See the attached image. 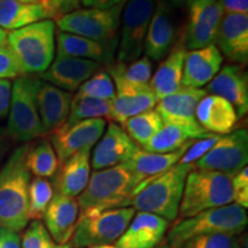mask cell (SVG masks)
<instances>
[{
	"label": "cell",
	"instance_id": "cell-13",
	"mask_svg": "<svg viewBox=\"0 0 248 248\" xmlns=\"http://www.w3.org/2000/svg\"><path fill=\"white\" fill-rule=\"evenodd\" d=\"M208 94L203 89H191L182 86L177 92L161 99L155 105V110L161 116L163 123H171L188 130L194 139L206 138L213 135L206 131L198 123L195 117L198 104L204 95Z\"/></svg>",
	"mask_w": 248,
	"mask_h": 248
},
{
	"label": "cell",
	"instance_id": "cell-8",
	"mask_svg": "<svg viewBox=\"0 0 248 248\" xmlns=\"http://www.w3.org/2000/svg\"><path fill=\"white\" fill-rule=\"evenodd\" d=\"M37 82L38 77L22 75L12 83L6 126L11 140L29 142L46 135L37 107Z\"/></svg>",
	"mask_w": 248,
	"mask_h": 248
},
{
	"label": "cell",
	"instance_id": "cell-32",
	"mask_svg": "<svg viewBox=\"0 0 248 248\" xmlns=\"http://www.w3.org/2000/svg\"><path fill=\"white\" fill-rule=\"evenodd\" d=\"M24 163L28 171L42 178L53 177L60 167L51 141L45 138L28 145Z\"/></svg>",
	"mask_w": 248,
	"mask_h": 248
},
{
	"label": "cell",
	"instance_id": "cell-52",
	"mask_svg": "<svg viewBox=\"0 0 248 248\" xmlns=\"http://www.w3.org/2000/svg\"><path fill=\"white\" fill-rule=\"evenodd\" d=\"M166 1L169 2V4L171 2V4H175V5H181L182 2H185L186 0H166Z\"/></svg>",
	"mask_w": 248,
	"mask_h": 248
},
{
	"label": "cell",
	"instance_id": "cell-12",
	"mask_svg": "<svg viewBox=\"0 0 248 248\" xmlns=\"http://www.w3.org/2000/svg\"><path fill=\"white\" fill-rule=\"evenodd\" d=\"M186 5L188 7V18L181 38L185 48L192 51L213 45L224 16L219 0L214 2L186 0Z\"/></svg>",
	"mask_w": 248,
	"mask_h": 248
},
{
	"label": "cell",
	"instance_id": "cell-19",
	"mask_svg": "<svg viewBox=\"0 0 248 248\" xmlns=\"http://www.w3.org/2000/svg\"><path fill=\"white\" fill-rule=\"evenodd\" d=\"M175 38V21L170 11L169 2L166 0H157L145 38V57L150 60L160 61L169 53Z\"/></svg>",
	"mask_w": 248,
	"mask_h": 248
},
{
	"label": "cell",
	"instance_id": "cell-33",
	"mask_svg": "<svg viewBox=\"0 0 248 248\" xmlns=\"http://www.w3.org/2000/svg\"><path fill=\"white\" fill-rule=\"evenodd\" d=\"M192 139L194 137L188 130L176 124L163 123L161 129L150 139L142 150L152 153H170L179 150Z\"/></svg>",
	"mask_w": 248,
	"mask_h": 248
},
{
	"label": "cell",
	"instance_id": "cell-2",
	"mask_svg": "<svg viewBox=\"0 0 248 248\" xmlns=\"http://www.w3.org/2000/svg\"><path fill=\"white\" fill-rule=\"evenodd\" d=\"M192 164L177 163L156 177L139 185L125 207L159 215L167 221L177 219L185 181Z\"/></svg>",
	"mask_w": 248,
	"mask_h": 248
},
{
	"label": "cell",
	"instance_id": "cell-42",
	"mask_svg": "<svg viewBox=\"0 0 248 248\" xmlns=\"http://www.w3.org/2000/svg\"><path fill=\"white\" fill-rule=\"evenodd\" d=\"M232 192L235 204L248 208V168L245 167L239 172L232 176Z\"/></svg>",
	"mask_w": 248,
	"mask_h": 248
},
{
	"label": "cell",
	"instance_id": "cell-4",
	"mask_svg": "<svg viewBox=\"0 0 248 248\" xmlns=\"http://www.w3.org/2000/svg\"><path fill=\"white\" fill-rule=\"evenodd\" d=\"M247 223L246 209L232 202L204 210L187 218H179L169 229L167 245L171 248H179L186 240L202 234H240L246 229Z\"/></svg>",
	"mask_w": 248,
	"mask_h": 248
},
{
	"label": "cell",
	"instance_id": "cell-49",
	"mask_svg": "<svg viewBox=\"0 0 248 248\" xmlns=\"http://www.w3.org/2000/svg\"><path fill=\"white\" fill-rule=\"evenodd\" d=\"M7 31H5L4 29L0 28V46L6 44V40H7Z\"/></svg>",
	"mask_w": 248,
	"mask_h": 248
},
{
	"label": "cell",
	"instance_id": "cell-41",
	"mask_svg": "<svg viewBox=\"0 0 248 248\" xmlns=\"http://www.w3.org/2000/svg\"><path fill=\"white\" fill-rule=\"evenodd\" d=\"M20 64L7 44L0 46V79H15L22 76Z\"/></svg>",
	"mask_w": 248,
	"mask_h": 248
},
{
	"label": "cell",
	"instance_id": "cell-25",
	"mask_svg": "<svg viewBox=\"0 0 248 248\" xmlns=\"http://www.w3.org/2000/svg\"><path fill=\"white\" fill-rule=\"evenodd\" d=\"M195 117L206 131L219 136L233 131L238 122L237 113L230 102L214 94H206L201 99Z\"/></svg>",
	"mask_w": 248,
	"mask_h": 248
},
{
	"label": "cell",
	"instance_id": "cell-20",
	"mask_svg": "<svg viewBox=\"0 0 248 248\" xmlns=\"http://www.w3.org/2000/svg\"><path fill=\"white\" fill-rule=\"evenodd\" d=\"M224 57L215 44L187 51L183 67L182 86L201 89L208 85L222 68Z\"/></svg>",
	"mask_w": 248,
	"mask_h": 248
},
{
	"label": "cell",
	"instance_id": "cell-21",
	"mask_svg": "<svg viewBox=\"0 0 248 248\" xmlns=\"http://www.w3.org/2000/svg\"><path fill=\"white\" fill-rule=\"evenodd\" d=\"M36 100L40 122L45 133H51L67 122L73 100L70 92L38 78Z\"/></svg>",
	"mask_w": 248,
	"mask_h": 248
},
{
	"label": "cell",
	"instance_id": "cell-44",
	"mask_svg": "<svg viewBox=\"0 0 248 248\" xmlns=\"http://www.w3.org/2000/svg\"><path fill=\"white\" fill-rule=\"evenodd\" d=\"M12 82L8 79H0V121L8 115L9 100H11Z\"/></svg>",
	"mask_w": 248,
	"mask_h": 248
},
{
	"label": "cell",
	"instance_id": "cell-29",
	"mask_svg": "<svg viewBox=\"0 0 248 248\" xmlns=\"http://www.w3.org/2000/svg\"><path fill=\"white\" fill-rule=\"evenodd\" d=\"M51 17L53 15L42 2L0 0V28L7 32Z\"/></svg>",
	"mask_w": 248,
	"mask_h": 248
},
{
	"label": "cell",
	"instance_id": "cell-6",
	"mask_svg": "<svg viewBox=\"0 0 248 248\" xmlns=\"http://www.w3.org/2000/svg\"><path fill=\"white\" fill-rule=\"evenodd\" d=\"M137 187L135 177L124 164L95 170L90 175L84 191L78 195L79 213L125 207Z\"/></svg>",
	"mask_w": 248,
	"mask_h": 248
},
{
	"label": "cell",
	"instance_id": "cell-28",
	"mask_svg": "<svg viewBox=\"0 0 248 248\" xmlns=\"http://www.w3.org/2000/svg\"><path fill=\"white\" fill-rule=\"evenodd\" d=\"M55 46H57V55L61 57L88 59L107 66L115 62L114 61L115 54L113 52L94 40L82 36L59 31L55 33Z\"/></svg>",
	"mask_w": 248,
	"mask_h": 248
},
{
	"label": "cell",
	"instance_id": "cell-53",
	"mask_svg": "<svg viewBox=\"0 0 248 248\" xmlns=\"http://www.w3.org/2000/svg\"><path fill=\"white\" fill-rule=\"evenodd\" d=\"M20 1L31 2V4H36V2H42V1H40V0H20Z\"/></svg>",
	"mask_w": 248,
	"mask_h": 248
},
{
	"label": "cell",
	"instance_id": "cell-30",
	"mask_svg": "<svg viewBox=\"0 0 248 248\" xmlns=\"http://www.w3.org/2000/svg\"><path fill=\"white\" fill-rule=\"evenodd\" d=\"M107 73L113 79L115 89H139L150 85L152 63L147 57H140L131 63L113 62L107 66Z\"/></svg>",
	"mask_w": 248,
	"mask_h": 248
},
{
	"label": "cell",
	"instance_id": "cell-47",
	"mask_svg": "<svg viewBox=\"0 0 248 248\" xmlns=\"http://www.w3.org/2000/svg\"><path fill=\"white\" fill-rule=\"evenodd\" d=\"M128 0H79L85 8L108 9L120 4H125Z\"/></svg>",
	"mask_w": 248,
	"mask_h": 248
},
{
	"label": "cell",
	"instance_id": "cell-16",
	"mask_svg": "<svg viewBox=\"0 0 248 248\" xmlns=\"http://www.w3.org/2000/svg\"><path fill=\"white\" fill-rule=\"evenodd\" d=\"M101 66L99 62L88 59L57 55L47 70L40 74L38 78L71 93L78 90Z\"/></svg>",
	"mask_w": 248,
	"mask_h": 248
},
{
	"label": "cell",
	"instance_id": "cell-50",
	"mask_svg": "<svg viewBox=\"0 0 248 248\" xmlns=\"http://www.w3.org/2000/svg\"><path fill=\"white\" fill-rule=\"evenodd\" d=\"M89 248H119L114 244H105V245H95V246H91Z\"/></svg>",
	"mask_w": 248,
	"mask_h": 248
},
{
	"label": "cell",
	"instance_id": "cell-56",
	"mask_svg": "<svg viewBox=\"0 0 248 248\" xmlns=\"http://www.w3.org/2000/svg\"><path fill=\"white\" fill-rule=\"evenodd\" d=\"M201 1H204V2H214V1H217V0H201Z\"/></svg>",
	"mask_w": 248,
	"mask_h": 248
},
{
	"label": "cell",
	"instance_id": "cell-34",
	"mask_svg": "<svg viewBox=\"0 0 248 248\" xmlns=\"http://www.w3.org/2000/svg\"><path fill=\"white\" fill-rule=\"evenodd\" d=\"M163 121L155 109H150L130 117L122 128L138 146L144 147L150 139L161 129Z\"/></svg>",
	"mask_w": 248,
	"mask_h": 248
},
{
	"label": "cell",
	"instance_id": "cell-22",
	"mask_svg": "<svg viewBox=\"0 0 248 248\" xmlns=\"http://www.w3.org/2000/svg\"><path fill=\"white\" fill-rule=\"evenodd\" d=\"M79 217L76 198L55 193L44 214L45 228L55 244H67L73 238Z\"/></svg>",
	"mask_w": 248,
	"mask_h": 248
},
{
	"label": "cell",
	"instance_id": "cell-10",
	"mask_svg": "<svg viewBox=\"0 0 248 248\" xmlns=\"http://www.w3.org/2000/svg\"><path fill=\"white\" fill-rule=\"evenodd\" d=\"M155 0H128L122 12L116 62L131 63L141 57L145 38L153 16Z\"/></svg>",
	"mask_w": 248,
	"mask_h": 248
},
{
	"label": "cell",
	"instance_id": "cell-24",
	"mask_svg": "<svg viewBox=\"0 0 248 248\" xmlns=\"http://www.w3.org/2000/svg\"><path fill=\"white\" fill-rule=\"evenodd\" d=\"M91 150L85 148L60 163L55 173L53 186L55 193L76 198L84 191L90 179Z\"/></svg>",
	"mask_w": 248,
	"mask_h": 248
},
{
	"label": "cell",
	"instance_id": "cell-23",
	"mask_svg": "<svg viewBox=\"0 0 248 248\" xmlns=\"http://www.w3.org/2000/svg\"><path fill=\"white\" fill-rule=\"evenodd\" d=\"M223 57L244 66L248 60V15L224 14L216 38Z\"/></svg>",
	"mask_w": 248,
	"mask_h": 248
},
{
	"label": "cell",
	"instance_id": "cell-9",
	"mask_svg": "<svg viewBox=\"0 0 248 248\" xmlns=\"http://www.w3.org/2000/svg\"><path fill=\"white\" fill-rule=\"evenodd\" d=\"M135 213L132 207L80 212L76 230L71 238V247L86 248L116 243L128 228Z\"/></svg>",
	"mask_w": 248,
	"mask_h": 248
},
{
	"label": "cell",
	"instance_id": "cell-26",
	"mask_svg": "<svg viewBox=\"0 0 248 248\" xmlns=\"http://www.w3.org/2000/svg\"><path fill=\"white\" fill-rule=\"evenodd\" d=\"M192 140L183 145L179 150L170 153H152L139 147L131 159L124 163V166L131 171L139 186L177 164L191 145Z\"/></svg>",
	"mask_w": 248,
	"mask_h": 248
},
{
	"label": "cell",
	"instance_id": "cell-51",
	"mask_svg": "<svg viewBox=\"0 0 248 248\" xmlns=\"http://www.w3.org/2000/svg\"><path fill=\"white\" fill-rule=\"evenodd\" d=\"M53 248H73V247H71L70 243H67V244H55Z\"/></svg>",
	"mask_w": 248,
	"mask_h": 248
},
{
	"label": "cell",
	"instance_id": "cell-11",
	"mask_svg": "<svg viewBox=\"0 0 248 248\" xmlns=\"http://www.w3.org/2000/svg\"><path fill=\"white\" fill-rule=\"evenodd\" d=\"M247 162L248 132L246 129H239L221 136L193 167L194 169L213 170L233 176L247 167Z\"/></svg>",
	"mask_w": 248,
	"mask_h": 248
},
{
	"label": "cell",
	"instance_id": "cell-18",
	"mask_svg": "<svg viewBox=\"0 0 248 248\" xmlns=\"http://www.w3.org/2000/svg\"><path fill=\"white\" fill-rule=\"evenodd\" d=\"M169 228V221L159 215L138 212L116 241L119 248H156Z\"/></svg>",
	"mask_w": 248,
	"mask_h": 248
},
{
	"label": "cell",
	"instance_id": "cell-3",
	"mask_svg": "<svg viewBox=\"0 0 248 248\" xmlns=\"http://www.w3.org/2000/svg\"><path fill=\"white\" fill-rule=\"evenodd\" d=\"M55 22L47 18L7 33L6 44L23 75H40L51 66L55 54Z\"/></svg>",
	"mask_w": 248,
	"mask_h": 248
},
{
	"label": "cell",
	"instance_id": "cell-27",
	"mask_svg": "<svg viewBox=\"0 0 248 248\" xmlns=\"http://www.w3.org/2000/svg\"><path fill=\"white\" fill-rule=\"evenodd\" d=\"M187 49L182 40L170 49V53L162 61L153 76L150 86L157 101L173 94L182 88L183 67Z\"/></svg>",
	"mask_w": 248,
	"mask_h": 248
},
{
	"label": "cell",
	"instance_id": "cell-1",
	"mask_svg": "<svg viewBox=\"0 0 248 248\" xmlns=\"http://www.w3.org/2000/svg\"><path fill=\"white\" fill-rule=\"evenodd\" d=\"M28 145L17 147L0 169V228L16 233L29 222L28 188L31 173L24 163Z\"/></svg>",
	"mask_w": 248,
	"mask_h": 248
},
{
	"label": "cell",
	"instance_id": "cell-15",
	"mask_svg": "<svg viewBox=\"0 0 248 248\" xmlns=\"http://www.w3.org/2000/svg\"><path fill=\"white\" fill-rule=\"evenodd\" d=\"M139 147L140 146L129 137L122 126L109 122L106 132H104L93 150L92 168L95 171L124 164L131 159Z\"/></svg>",
	"mask_w": 248,
	"mask_h": 248
},
{
	"label": "cell",
	"instance_id": "cell-36",
	"mask_svg": "<svg viewBox=\"0 0 248 248\" xmlns=\"http://www.w3.org/2000/svg\"><path fill=\"white\" fill-rule=\"evenodd\" d=\"M111 101L98 99L75 97L71 100L70 113L66 123H75L78 121L90 119H104L110 117Z\"/></svg>",
	"mask_w": 248,
	"mask_h": 248
},
{
	"label": "cell",
	"instance_id": "cell-37",
	"mask_svg": "<svg viewBox=\"0 0 248 248\" xmlns=\"http://www.w3.org/2000/svg\"><path fill=\"white\" fill-rule=\"evenodd\" d=\"M76 95L111 101L115 98V85L107 71H97L79 86Z\"/></svg>",
	"mask_w": 248,
	"mask_h": 248
},
{
	"label": "cell",
	"instance_id": "cell-35",
	"mask_svg": "<svg viewBox=\"0 0 248 248\" xmlns=\"http://www.w3.org/2000/svg\"><path fill=\"white\" fill-rule=\"evenodd\" d=\"M54 195L53 186L47 178L35 177L28 188V217L40 221L44 217L49 202Z\"/></svg>",
	"mask_w": 248,
	"mask_h": 248
},
{
	"label": "cell",
	"instance_id": "cell-45",
	"mask_svg": "<svg viewBox=\"0 0 248 248\" xmlns=\"http://www.w3.org/2000/svg\"><path fill=\"white\" fill-rule=\"evenodd\" d=\"M224 14H248V0H219Z\"/></svg>",
	"mask_w": 248,
	"mask_h": 248
},
{
	"label": "cell",
	"instance_id": "cell-39",
	"mask_svg": "<svg viewBox=\"0 0 248 248\" xmlns=\"http://www.w3.org/2000/svg\"><path fill=\"white\" fill-rule=\"evenodd\" d=\"M55 243L40 221H32L23 232L21 248H53Z\"/></svg>",
	"mask_w": 248,
	"mask_h": 248
},
{
	"label": "cell",
	"instance_id": "cell-7",
	"mask_svg": "<svg viewBox=\"0 0 248 248\" xmlns=\"http://www.w3.org/2000/svg\"><path fill=\"white\" fill-rule=\"evenodd\" d=\"M124 5L120 4L108 9L77 8L57 17L54 22L61 32L94 40L116 54Z\"/></svg>",
	"mask_w": 248,
	"mask_h": 248
},
{
	"label": "cell",
	"instance_id": "cell-58",
	"mask_svg": "<svg viewBox=\"0 0 248 248\" xmlns=\"http://www.w3.org/2000/svg\"><path fill=\"white\" fill-rule=\"evenodd\" d=\"M76 1H77V2H78V4H79V0H76Z\"/></svg>",
	"mask_w": 248,
	"mask_h": 248
},
{
	"label": "cell",
	"instance_id": "cell-31",
	"mask_svg": "<svg viewBox=\"0 0 248 248\" xmlns=\"http://www.w3.org/2000/svg\"><path fill=\"white\" fill-rule=\"evenodd\" d=\"M157 104V99L152 91L151 86L141 90L137 93L130 94H115L111 100V122L122 126L126 120L138 114L153 109Z\"/></svg>",
	"mask_w": 248,
	"mask_h": 248
},
{
	"label": "cell",
	"instance_id": "cell-54",
	"mask_svg": "<svg viewBox=\"0 0 248 248\" xmlns=\"http://www.w3.org/2000/svg\"><path fill=\"white\" fill-rule=\"evenodd\" d=\"M156 248H171V247L168 246L167 244H162V245H159V246H157Z\"/></svg>",
	"mask_w": 248,
	"mask_h": 248
},
{
	"label": "cell",
	"instance_id": "cell-17",
	"mask_svg": "<svg viewBox=\"0 0 248 248\" xmlns=\"http://www.w3.org/2000/svg\"><path fill=\"white\" fill-rule=\"evenodd\" d=\"M207 93L224 98L233 106L238 119L248 111V76L239 64H225L207 86Z\"/></svg>",
	"mask_w": 248,
	"mask_h": 248
},
{
	"label": "cell",
	"instance_id": "cell-38",
	"mask_svg": "<svg viewBox=\"0 0 248 248\" xmlns=\"http://www.w3.org/2000/svg\"><path fill=\"white\" fill-rule=\"evenodd\" d=\"M179 248H243V240L239 234H202L186 240Z\"/></svg>",
	"mask_w": 248,
	"mask_h": 248
},
{
	"label": "cell",
	"instance_id": "cell-46",
	"mask_svg": "<svg viewBox=\"0 0 248 248\" xmlns=\"http://www.w3.org/2000/svg\"><path fill=\"white\" fill-rule=\"evenodd\" d=\"M0 248H21L20 235L16 232L2 229L0 233Z\"/></svg>",
	"mask_w": 248,
	"mask_h": 248
},
{
	"label": "cell",
	"instance_id": "cell-40",
	"mask_svg": "<svg viewBox=\"0 0 248 248\" xmlns=\"http://www.w3.org/2000/svg\"><path fill=\"white\" fill-rule=\"evenodd\" d=\"M219 137H221L219 135H214L213 133V135L206 138L193 139L178 163L192 164L193 166L198 160H200L215 145V142L218 140Z\"/></svg>",
	"mask_w": 248,
	"mask_h": 248
},
{
	"label": "cell",
	"instance_id": "cell-57",
	"mask_svg": "<svg viewBox=\"0 0 248 248\" xmlns=\"http://www.w3.org/2000/svg\"><path fill=\"white\" fill-rule=\"evenodd\" d=\"M1 230H2V229H1V228H0V233H1Z\"/></svg>",
	"mask_w": 248,
	"mask_h": 248
},
{
	"label": "cell",
	"instance_id": "cell-5",
	"mask_svg": "<svg viewBox=\"0 0 248 248\" xmlns=\"http://www.w3.org/2000/svg\"><path fill=\"white\" fill-rule=\"evenodd\" d=\"M232 176L213 170H191L185 181L179 218H187L204 210L233 202Z\"/></svg>",
	"mask_w": 248,
	"mask_h": 248
},
{
	"label": "cell",
	"instance_id": "cell-55",
	"mask_svg": "<svg viewBox=\"0 0 248 248\" xmlns=\"http://www.w3.org/2000/svg\"><path fill=\"white\" fill-rule=\"evenodd\" d=\"M40 1H42V4L44 5L45 7L48 8V0H40Z\"/></svg>",
	"mask_w": 248,
	"mask_h": 248
},
{
	"label": "cell",
	"instance_id": "cell-14",
	"mask_svg": "<svg viewBox=\"0 0 248 248\" xmlns=\"http://www.w3.org/2000/svg\"><path fill=\"white\" fill-rule=\"evenodd\" d=\"M106 128L105 119H90L75 123H64L49 133L52 146L59 159L64 161L76 154L77 152L91 148L97 144Z\"/></svg>",
	"mask_w": 248,
	"mask_h": 248
},
{
	"label": "cell",
	"instance_id": "cell-59",
	"mask_svg": "<svg viewBox=\"0 0 248 248\" xmlns=\"http://www.w3.org/2000/svg\"><path fill=\"white\" fill-rule=\"evenodd\" d=\"M185 2H186V1H185Z\"/></svg>",
	"mask_w": 248,
	"mask_h": 248
},
{
	"label": "cell",
	"instance_id": "cell-48",
	"mask_svg": "<svg viewBox=\"0 0 248 248\" xmlns=\"http://www.w3.org/2000/svg\"><path fill=\"white\" fill-rule=\"evenodd\" d=\"M9 144H11V138H9L7 130L4 126H0V164H1L6 153H7Z\"/></svg>",
	"mask_w": 248,
	"mask_h": 248
},
{
	"label": "cell",
	"instance_id": "cell-43",
	"mask_svg": "<svg viewBox=\"0 0 248 248\" xmlns=\"http://www.w3.org/2000/svg\"><path fill=\"white\" fill-rule=\"evenodd\" d=\"M78 6L79 4L76 0H48V9L54 18L75 11Z\"/></svg>",
	"mask_w": 248,
	"mask_h": 248
}]
</instances>
